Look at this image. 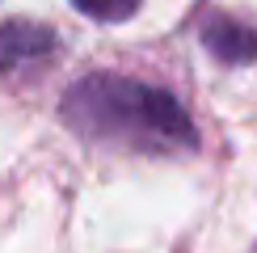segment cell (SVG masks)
<instances>
[{
	"label": "cell",
	"instance_id": "obj_1",
	"mask_svg": "<svg viewBox=\"0 0 257 253\" xmlns=\"http://www.w3.org/2000/svg\"><path fill=\"white\" fill-rule=\"evenodd\" d=\"M63 118L97 144H118V148H135V152L194 148V126L169 93L122 76L80 80L63 97Z\"/></svg>",
	"mask_w": 257,
	"mask_h": 253
},
{
	"label": "cell",
	"instance_id": "obj_3",
	"mask_svg": "<svg viewBox=\"0 0 257 253\" xmlns=\"http://www.w3.org/2000/svg\"><path fill=\"white\" fill-rule=\"evenodd\" d=\"M202 42H207L211 55L223 59V63H253L257 59V34L249 26H240V21H232V17H219V13L202 26Z\"/></svg>",
	"mask_w": 257,
	"mask_h": 253
},
{
	"label": "cell",
	"instance_id": "obj_2",
	"mask_svg": "<svg viewBox=\"0 0 257 253\" xmlns=\"http://www.w3.org/2000/svg\"><path fill=\"white\" fill-rule=\"evenodd\" d=\"M55 51V38H51V30L34 26V21H9V26H0V72L5 76H13L21 68H34L42 63Z\"/></svg>",
	"mask_w": 257,
	"mask_h": 253
},
{
	"label": "cell",
	"instance_id": "obj_4",
	"mask_svg": "<svg viewBox=\"0 0 257 253\" xmlns=\"http://www.w3.org/2000/svg\"><path fill=\"white\" fill-rule=\"evenodd\" d=\"M72 5L93 21H126L144 0H72Z\"/></svg>",
	"mask_w": 257,
	"mask_h": 253
}]
</instances>
